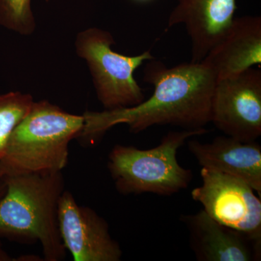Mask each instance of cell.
I'll return each mask as SVG.
<instances>
[{
	"mask_svg": "<svg viewBox=\"0 0 261 261\" xmlns=\"http://www.w3.org/2000/svg\"><path fill=\"white\" fill-rule=\"evenodd\" d=\"M34 99L29 94L10 92L0 94V158L15 127L30 111Z\"/></svg>",
	"mask_w": 261,
	"mask_h": 261,
	"instance_id": "cell-13",
	"label": "cell"
},
{
	"mask_svg": "<svg viewBox=\"0 0 261 261\" xmlns=\"http://www.w3.org/2000/svg\"><path fill=\"white\" fill-rule=\"evenodd\" d=\"M207 132L205 128L170 132L159 145L148 149L115 146L108 155V168L116 190L124 195L170 196L187 188L193 176L178 163V150L190 137Z\"/></svg>",
	"mask_w": 261,
	"mask_h": 261,
	"instance_id": "cell-4",
	"label": "cell"
},
{
	"mask_svg": "<svg viewBox=\"0 0 261 261\" xmlns=\"http://www.w3.org/2000/svg\"><path fill=\"white\" fill-rule=\"evenodd\" d=\"M84 124L83 115L66 112L49 101L34 102L10 135L0 158V175L7 178L63 171L70 142L80 137Z\"/></svg>",
	"mask_w": 261,
	"mask_h": 261,
	"instance_id": "cell-3",
	"label": "cell"
},
{
	"mask_svg": "<svg viewBox=\"0 0 261 261\" xmlns=\"http://www.w3.org/2000/svg\"><path fill=\"white\" fill-rule=\"evenodd\" d=\"M44 258L37 256V255H21V256L14 258V261H42Z\"/></svg>",
	"mask_w": 261,
	"mask_h": 261,
	"instance_id": "cell-15",
	"label": "cell"
},
{
	"mask_svg": "<svg viewBox=\"0 0 261 261\" xmlns=\"http://www.w3.org/2000/svg\"><path fill=\"white\" fill-rule=\"evenodd\" d=\"M5 178L7 190L0 200V238L39 242L44 260H63L66 250L58 224V203L65 190L62 171Z\"/></svg>",
	"mask_w": 261,
	"mask_h": 261,
	"instance_id": "cell-2",
	"label": "cell"
},
{
	"mask_svg": "<svg viewBox=\"0 0 261 261\" xmlns=\"http://www.w3.org/2000/svg\"><path fill=\"white\" fill-rule=\"evenodd\" d=\"M116 44L108 31L89 28L77 34V56L87 62L98 99L106 110L132 107L145 100L135 72L144 62L154 59L150 50L127 56L112 49Z\"/></svg>",
	"mask_w": 261,
	"mask_h": 261,
	"instance_id": "cell-5",
	"label": "cell"
},
{
	"mask_svg": "<svg viewBox=\"0 0 261 261\" xmlns=\"http://www.w3.org/2000/svg\"><path fill=\"white\" fill-rule=\"evenodd\" d=\"M58 224L62 242L73 260H121L123 252L107 221L90 207L79 205L66 190L58 203Z\"/></svg>",
	"mask_w": 261,
	"mask_h": 261,
	"instance_id": "cell-8",
	"label": "cell"
},
{
	"mask_svg": "<svg viewBox=\"0 0 261 261\" xmlns=\"http://www.w3.org/2000/svg\"><path fill=\"white\" fill-rule=\"evenodd\" d=\"M182 218L197 260H260V245L243 233L215 221L203 209Z\"/></svg>",
	"mask_w": 261,
	"mask_h": 261,
	"instance_id": "cell-10",
	"label": "cell"
},
{
	"mask_svg": "<svg viewBox=\"0 0 261 261\" xmlns=\"http://www.w3.org/2000/svg\"><path fill=\"white\" fill-rule=\"evenodd\" d=\"M0 261H14V258L10 256L9 254L3 249L1 242H0Z\"/></svg>",
	"mask_w": 261,
	"mask_h": 261,
	"instance_id": "cell-16",
	"label": "cell"
},
{
	"mask_svg": "<svg viewBox=\"0 0 261 261\" xmlns=\"http://www.w3.org/2000/svg\"><path fill=\"white\" fill-rule=\"evenodd\" d=\"M237 0H178L168 28L183 24L192 43V63H200L232 23Z\"/></svg>",
	"mask_w": 261,
	"mask_h": 261,
	"instance_id": "cell-9",
	"label": "cell"
},
{
	"mask_svg": "<svg viewBox=\"0 0 261 261\" xmlns=\"http://www.w3.org/2000/svg\"><path fill=\"white\" fill-rule=\"evenodd\" d=\"M202 184L192 199L215 221L246 235L261 245V201L246 182L202 168Z\"/></svg>",
	"mask_w": 261,
	"mask_h": 261,
	"instance_id": "cell-6",
	"label": "cell"
},
{
	"mask_svg": "<svg viewBox=\"0 0 261 261\" xmlns=\"http://www.w3.org/2000/svg\"><path fill=\"white\" fill-rule=\"evenodd\" d=\"M144 81L154 87L148 99L132 107L87 111L80 137L94 141L122 123L137 134L156 125L197 129L210 123L211 100L217 80L202 62L168 68L154 58L146 65Z\"/></svg>",
	"mask_w": 261,
	"mask_h": 261,
	"instance_id": "cell-1",
	"label": "cell"
},
{
	"mask_svg": "<svg viewBox=\"0 0 261 261\" xmlns=\"http://www.w3.org/2000/svg\"><path fill=\"white\" fill-rule=\"evenodd\" d=\"M46 2H47V3H49V1H50V0H45Z\"/></svg>",
	"mask_w": 261,
	"mask_h": 261,
	"instance_id": "cell-19",
	"label": "cell"
},
{
	"mask_svg": "<svg viewBox=\"0 0 261 261\" xmlns=\"http://www.w3.org/2000/svg\"><path fill=\"white\" fill-rule=\"evenodd\" d=\"M32 1L0 0V25L20 35H32L37 27Z\"/></svg>",
	"mask_w": 261,
	"mask_h": 261,
	"instance_id": "cell-14",
	"label": "cell"
},
{
	"mask_svg": "<svg viewBox=\"0 0 261 261\" xmlns=\"http://www.w3.org/2000/svg\"><path fill=\"white\" fill-rule=\"evenodd\" d=\"M201 62L214 72L217 80L240 74L254 65L260 66V16L233 18L224 35Z\"/></svg>",
	"mask_w": 261,
	"mask_h": 261,
	"instance_id": "cell-12",
	"label": "cell"
},
{
	"mask_svg": "<svg viewBox=\"0 0 261 261\" xmlns=\"http://www.w3.org/2000/svg\"><path fill=\"white\" fill-rule=\"evenodd\" d=\"M7 190V182L5 178L0 175V200L4 196Z\"/></svg>",
	"mask_w": 261,
	"mask_h": 261,
	"instance_id": "cell-17",
	"label": "cell"
},
{
	"mask_svg": "<svg viewBox=\"0 0 261 261\" xmlns=\"http://www.w3.org/2000/svg\"><path fill=\"white\" fill-rule=\"evenodd\" d=\"M187 147L202 168L240 178L261 197V147L256 141L243 142L225 136L210 143L190 140Z\"/></svg>",
	"mask_w": 261,
	"mask_h": 261,
	"instance_id": "cell-11",
	"label": "cell"
},
{
	"mask_svg": "<svg viewBox=\"0 0 261 261\" xmlns=\"http://www.w3.org/2000/svg\"><path fill=\"white\" fill-rule=\"evenodd\" d=\"M211 122L225 135L243 142L261 135V70L249 68L216 81Z\"/></svg>",
	"mask_w": 261,
	"mask_h": 261,
	"instance_id": "cell-7",
	"label": "cell"
},
{
	"mask_svg": "<svg viewBox=\"0 0 261 261\" xmlns=\"http://www.w3.org/2000/svg\"><path fill=\"white\" fill-rule=\"evenodd\" d=\"M137 1L144 2V1H148V0H137Z\"/></svg>",
	"mask_w": 261,
	"mask_h": 261,
	"instance_id": "cell-18",
	"label": "cell"
}]
</instances>
